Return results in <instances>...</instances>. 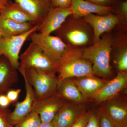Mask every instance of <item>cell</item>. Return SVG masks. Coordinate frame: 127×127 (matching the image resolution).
<instances>
[{
  "label": "cell",
  "mask_w": 127,
  "mask_h": 127,
  "mask_svg": "<svg viewBox=\"0 0 127 127\" xmlns=\"http://www.w3.org/2000/svg\"><path fill=\"white\" fill-rule=\"evenodd\" d=\"M21 75L25 82L26 96L23 101L16 104L14 111L7 117L8 122L13 126L22 121L32 112L36 100L33 88L28 81L25 76Z\"/></svg>",
  "instance_id": "9c48e42d"
},
{
  "label": "cell",
  "mask_w": 127,
  "mask_h": 127,
  "mask_svg": "<svg viewBox=\"0 0 127 127\" xmlns=\"http://www.w3.org/2000/svg\"><path fill=\"white\" fill-rule=\"evenodd\" d=\"M73 17L76 18L84 17L90 14L105 15L113 12V8L91 3L86 0H72L70 6Z\"/></svg>",
  "instance_id": "2e32d148"
},
{
  "label": "cell",
  "mask_w": 127,
  "mask_h": 127,
  "mask_svg": "<svg viewBox=\"0 0 127 127\" xmlns=\"http://www.w3.org/2000/svg\"><path fill=\"white\" fill-rule=\"evenodd\" d=\"M86 127H99L98 115L91 113Z\"/></svg>",
  "instance_id": "4dcf8cb0"
},
{
  "label": "cell",
  "mask_w": 127,
  "mask_h": 127,
  "mask_svg": "<svg viewBox=\"0 0 127 127\" xmlns=\"http://www.w3.org/2000/svg\"><path fill=\"white\" fill-rule=\"evenodd\" d=\"M83 18L92 28L93 44L100 41L103 34L110 31L120 22L118 16L112 12L103 16L90 14Z\"/></svg>",
  "instance_id": "ba28073f"
},
{
  "label": "cell",
  "mask_w": 127,
  "mask_h": 127,
  "mask_svg": "<svg viewBox=\"0 0 127 127\" xmlns=\"http://www.w3.org/2000/svg\"><path fill=\"white\" fill-rule=\"evenodd\" d=\"M58 83L64 79L94 76L92 64L83 58L82 48L73 47L57 67Z\"/></svg>",
  "instance_id": "3957f363"
},
{
  "label": "cell",
  "mask_w": 127,
  "mask_h": 127,
  "mask_svg": "<svg viewBox=\"0 0 127 127\" xmlns=\"http://www.w3.org/2000/svg\"><path fill=\"white\" fill-rule=\"evenodd\" d=\"M21 75H24L33 88L37 100L49 97L55 94L58 83L56 74L47 73L34 68H17Z\"/></svg>",
  "instance_id": "277c9868"
},
{
  "label": "cell",
  "mask_w": 127,
  "mask_h": 127,
  "mask_svg": "<svg viewBox=\"0 0 127 127\" xmlns=\"http://www.w3.org/2000/svg\"><path fill=\"white\" fill-rule=\"evenodd\" d=\"M38 26L36 25L29 31L21 35L0 37V56L6 58L17 70L20 66V53L22 48L30 35L37 31Z\"/></svg>",
  "instance_id": "52a82bcc"
},
{
  "label": "cell",
  "mask_w": 127,
  "mask_h": 127,
  "mask_svg": "<svg viewBox=\"0 0 127 127\" xmlns=\"http://www.w3.org/2000/svg\"><path fill=\"white\" fill-rule=\"evenodd\" d=\"M2 36L5 37L4 34V32H3L2 30L0 28V37Z\"/></svg>",
  "instance_id": "e575fe53"
},
{
  "label": "cell",
  "mask_w": 127,
  "mask_h": 127,
  "mask_svg": "<svg viewBox=\"0 0 127 127\" xmlns=\"http://www.w3.org/2000/svg\"><path fill=\"white\" fill-rule=\"evenodd\" d=\"M98 117L99 127H116L114 123L103 108L100 110Z\"/></svg>",
  "instance_id": "d4e9b609"
},
{
  "label": "cell",
  "mask_w": 127,
  "mask_h": 127,
  "mask_svg": "<svg viewBox=\"0 0 127 127\" xmlns=\"http://www.w3.org/2000/svg\"><path fill=\"white\" fill-rule=\"evenodd\" d=\"M65 101L54 94L42 100H36L32 111L39 114L42 122H51Z\"/></svg>",
  "instance_id": "7c38bea8"
},
{
  "label": "cell",
  "mask_w": 127,
  "mask_h": 127,
  "mask_svg": "<svg viewBox=\"0 0 127 127\" xmlns=\"http://www.w3.org/2000/svg\"><path fill=\"white\" fill-rule=\"evenodd\" d=\"M91 113L84 110L71 127H86Z\"/></svg>",
  "instance_id": "484cf974"
},
{
  "label": "cell",
  "mask_w": 127,
  "mask_h": 127,
  "mask_svg": "<svg viewBox=\"0 0 127 127\" xmlns=\"http://www.w3.org/2000/svg\"><path fill=\"white\" fill-rule=\"evenodd\" d=\"M72 15L70 7L66 8L51 7L43 21L39 24L37 31L44 35H51Z\"/></svg>",
  "instance_id": "30bf717a"
},
{
  "label": "cell",
  "mask_w": 127,
  "mask_h": 127,
  "mask_svg": "<svg viewBox=\"0 0 127 127\" xmlns=\"http://www.w3.org/2000/svg\"><path fill=\"white\" fill-rule=\"evenodd\" d=\"M28 39L39 45L57 67L73 48L67 45L58 37L44 35L37 31L32 33Z\"/></svg>",
  "instance_id": "5b68a950"
},
{
  "label": "cell",
  "mask_w": 127,
  "mask_h": 127,
  "mask_svg": "<svg viewBox=\"0 0 127 127\" xmlns=\"http://www.w3.org/2000/svg\"><path fill=\"white\" fill-rule=\"evenodd\" d=\"M55 94L66 101L79 103L85 101L73 78L64 79L59 82Z\"/></svg>",
  "instance_id": "d6986e66"
},
{
  "label": "cell",
  "mask_w": 127,
  "mask_h": 127,
  "mask_svg": "<svg viewBox=\"0 0 127 127\" xmlns=\"http://www.w3.org/2000/svg\"><path fill=\"white\" fill-rule=\"evenodd\" d=\"M17 70L6 58L0 56V95L6 94L18 81Z\"/></svg>",
  "instance_id": "ac0fdd59"
},
{
  "label": "cell",
  "mask_w": 127,
  "mask_h": 127,
  "mask_svg": "<svg viewBox=\"0 0 127 127\" xmlns=\"http://www.w3.org/2000/svg\"><path fill=\"white\" fill-rule=\"evenodd\" d=\"M0 16L21 23L31 22L35 24L30 14L12 0H10L5 5Z\"/></svg>",
  "instance_id": "44dd1931"
},
{
  "label": "cell",
  "mask_w": 127,
  "mask_h": 127,
  "mask_svg": "<svg viewBox=\"0 0 127 127\" xmlns=\"http://www.w3.org/2000/svg\"><path fill=\"white\" fill-rule=\"evenodd\" d=\"M73 79L85 101L91 99L108 81L95 75Z\"/></svg>",
  "instance_id": "e0dca14e"
},
{
  "label": "cell",
  "mask_w": 127,
  "mask_h": 127,
  "mask_svg": "<svg viewBox=\"0 0 127 127\" xmlns=\"http://www.w3.org/2000/svg\"><path fill=\"white\" fill-rule=\"evenodd\" d=\"M28 13L34 23H41L51 7L50 0H13Z\"/></svg>",
  "instance_id": "5bb4252c"
},
{
  "label": "cell",
  "mask_w": 127,
  "mask_h": 127,
  "mask_svg": "<svg viewBox=\"0 0 127 127\" xmlns=\"http://www.w3.org/2000/svg\"><path fill=\"white\" fill-rule=\"evenodd\" d=\"M113 12H116L120 21L126 22L127 20V1H117L113 6Z\"/></svg>",
  "instance_id": "cb8c5ba5"
},
{
  "label": "cell",
  "mask_w": 127,
  "mask_h": 127,
  "mask_svg": "<svg viewBox=\"0 0 127 127\" xmlns=\"http://www.w3.org/2000/svg\"><path fill=\"white\" fill-rule=\"evenodd\" d=\"M39 127H55L51 122H41Z\"/></svg>",
  "instance_id": "d6a6232c"
},
{
  "label": "cell",
  "mask_w": 127,
  "mask_h": 127,
  "mask_svg": "<svg viewBox=\"0 0 127 127\" xmlns=\"http://www.w3.org/2000/svg\"><path fill=\"white\" fill-rule=\"evenodd\" d=\"M81 104L66 101L51 123L55 127H71L84 110Z\"/></svg>",
  "instance_id": "4fadbf2b"
},
{
  "label": "cell",
  "mask_w": 127,
  "mask_h": 127,
  "mask_svg": "<svg viewBox=\"0 0 127 127\" xmlns=\"http://www.w3.org/2000/svg\"><path fill=\"white\" fill-rule=\"evenodd\" d=\"M32 22L21 23L0 16V28L5 37L18 35L26 33L35 26Z\"/></svg>",
  "instance_id": "ffe728a7"
},
{
  "label": "cell",
  "mask_w": 127,
  "mask_h": 127,
  "mask_svg": "<svg viewBox=\"0 0 127 127\" xmlns=\"http://www.w3.org/2000/svg\"><path fill=\"white\" fill-rule=\"evenodd\" d=\"M118 1L123 0H117Z\"/></svg>",
  "instance_id": "8d00e7d4"
},
{
  "label": "cell",
  "mask_w": 127,
  "mask_h": 127,
  "mask_svg": "<svg viewBox=\"0 0 127 127\" xmlns=\"http://www.w3.org/2000/svg\"><path fill=\"white\" fill-rule=\"evenodd\" d=\"M10 0H0V13L6 4Z\"/></svg>",
  "instance_id": "836d02e7"
},
{
  "label": "cell",
  "mask_w": 127,
  "mask_h": 127,
  "mask_svg": "<svg viewBox=\"0 0 127 127\" xmlns=\"http://www.w3.org/2000/svg\"><path fill=\"white\" fill-rule=\"evenodd\" d=\"M113 40L112 47L116 48L115 63L119 72H126L127 70V37L121 36Z\"/></svg>",
  "instance_id": "7402d4cb"
},
{
  "label": "cell",
  "mask_w": 127,
  "mask_h": 127,
  "mask_svg": "<svg viewBox=\"0 0 127 127\" xmlns=\"http://www.w3.org/2000/svg\"><path fill=\"white\" fill-rule=\"evenodd\" d=\"M11 112L8 108L0 107V127H14L7 120V117Z\"/></svg>",
  "instance_id": "4316f807"
},
{
  "label": "cell",
  "mask_w": 127,
  "mask_h": 127,
  "mask_svg": "<svg viewBox=\"0 0 127 127\" xmlns=\"http://www.w3.org/2000/svg\"><path fill=\"white\" fill-rule=\"evenodd\" d=\"M24 68H34L47 73H57V66L36 43L31 42L20 57V66Z\"/></svg>",
  "instance_id": "8992f818"
},
{
  "label": "cell",
  "mask_w": 127,
  "mask_h": 127,
  "mask_svg": "<svg viewBox=\"0 0 127 127\" xmlns=\"http://www.w3.org/2000/svg\"><path fill=\"white\" fill-rule=\"evenodd\" d=\"M72 0H50L51 7L66 8L70 7Z\"/></svg>",
  "instance_id": "83f0119b"
},
{
  "label": "cell",
  "mask_w": 127,
  "mask_h": 127,
  "mask_svg": "<svg viewBox=\"0 0 127 127\" xmlns=\"http://www.w3.org/2000/svg\"><path fill=\"white\" fill-rule=\"evenodd\" d=\"M53 33L72 47L81 48L93 44L92 28L83 18H76L72 16L71 18L70 16Z\"/></svg>",
  "instance_id": "6da1fadb"
},
{
  "label": "cell",
  "mask_w": 127,
  "mask_h": 127,
  "mask_svg": "<svg viewBox=\"0 0 127 127\" xmlns=\"http://www.w3.org/2000/svg\"><path fill=\"white\" fill-rule=\"evenodd\" d=\"M41 122L39 114L34 111H32L24 119L14 125V127H39Z\"/></svg>",
  "instance_id": "603a6c76"
},
{
  "label": "cell",
  "mask_w": 127,
  "mask_h": 127,
  "mask_svg": "<svg viewBox=\"0 0 127 127\" xmlns=\"http://www.w3.org/2000/svg\"><path fill=\"white\" fill-rule=\"evenodd\" d=\"M112 40V37L106 35L96 43L82 48V57L92 63L95 76L106 78L111 74Z\"/></svg>",
  "instance_id": "7a4b0ae2"
},
{
  "label": "cell",
  "mask_w": 127,
  "mask_h": 127,
  "mask_svg": "<svg viewBox=\"0 0 127 127\" xmlns=\"http://www.w3.org/2000/svg\"><path fill=\"white\" fill-rule=\"evenodd\" d=\"M87 1L95 4L103 6L112 7L115 5L117 0H86Z\"/></svg>",
  "instance_id": "f546056e"
},
{
  "label": "cell",
  "mask_w": 127,
  "mask_h": 127,
  "mask_svg": "<svg viewBox=\"0 0 127 127\" xmlns=\"http://www.w3.org/2000/svg\"><path fill=\"white\" fill-rule=\"evenodd\" d=\"M11 103L6 94L0 95V107L4 108H7Z\"/></svg>",
  "instance_id": "1f68e13d"
},
{
  "label": "cell",
  "mask_w": 127,
  "mask_h": 127,
  "mask_svg": "<svg viewBox=\"0 0 127 127\" xmlns=\"http://www.w3.org/2000/svg\"><path fill=\"white\" fill-rule=\"evenodd\" d=\"M118 95L103 102L104 106L102 108L115 125L127 127V101L117 97Z\"/></svg>",
  "instance_id": "9a60e30c"
},
{
  "label": "cell",
  "mask_w": 127,
  "mask_h": 127,
  "mask_svg": "<svg viewBox=\"0 0 127 127\" xmlns=\"http://www.w3.org/2000/svg\"><path fill=\"white\" fill-rule=\"evenodd\" d=\"M116 127H127L126 126H123V125H115Z\"/></svg>",
  "instance_id": "d590c367"
},
{
  "label": "cell",
  "mask_w": 127,
  "mask_h": 127,
  "mask_svg": "<svg viewBox=\"0 0 127 127\" xmlns=\"http://www.w3.org/2000/svg\"><path fill=\"white\" fill-rule=\"evenodd\" d=\"M21 91V89H10L6 94L11 103L15 102L18 99L19 94Z\"/></svg>",
  "instance_id": "f1b7e54d"
},
{
  "label": "cell",
  "mask_w": 127,
  "mask_h": 127,
  "mask_svg": "<svg viewBox=\"0 0 127 127\" xmlns=\"http://www.w3.org/2000/svg\"><path fill=\"white\" fill-rule=\"evenodd\" d=\"M127 84V74L126 72H119L114 78L108 81L91 99L97 104L110 100L118 95Z\"/></svg>",
  "instance_id": "8fae6325"
}]
</instances>
